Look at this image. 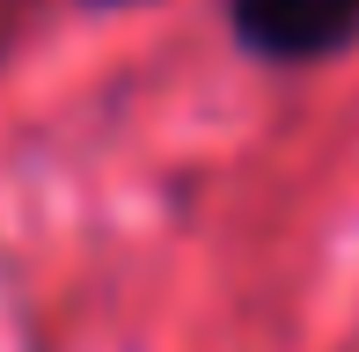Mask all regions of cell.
<instances>
[{"mask_svg":"<svg viewBox=\"0 0 359 352\" xmlns=\"http://www.w3.org/2000/svg\"><path fill=\"white\" fill-rule=\"evenodd\" d=\"M227 29L264 67H330L359 44V0H227Z\"/></svg>","mask_w":359,"mask_h":352,"instance_id":"1","label":"cell"},{"mask_svg":"<svg viewBox=\"0 0 359 352\" xmlns=\"http://www.w3.org/2000/svg\"><path fill=\"white\" fill-rule=\"evenodd\" d=\"M88 8H147V0H88Z\"/></svg>","mask_w":359,"mask_h":352,"instance_id":"2","label":"cell"}]
</instances>
